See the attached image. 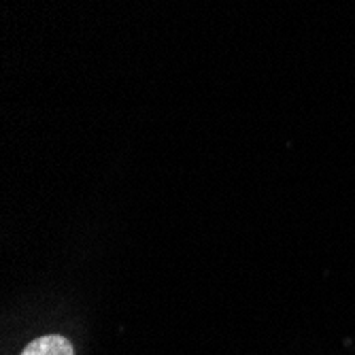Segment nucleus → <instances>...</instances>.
<instances>
[{
    "instance_id": "1",
    "label": "nucleus",
    "mask_w": 355,
    "mask_h": 355,
    "mask_svg": "<svg viewBox=\"0 0 355 355\" xmlns=\"http://www.w3.org/2000/svg\"><path fill=\"white\" fill-rule=\"evenodd\" d=\"M21 355H75L73 345L60 336V334H49V336H41L37 340H32Z\"/></svg>"
}]
</instances>
